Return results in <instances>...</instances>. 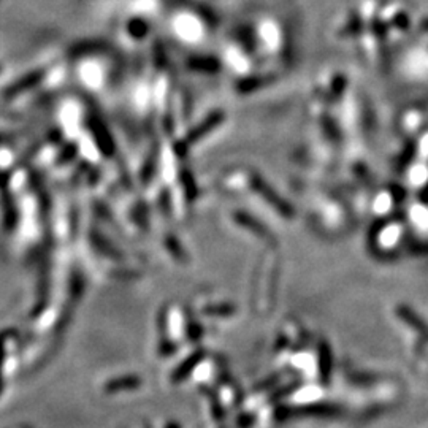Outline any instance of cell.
Returning a JSON list of instances; mask_svg holds the SVG:
<instances>
[{
	"mask_svg": "<svg viewBox=\"0 0 428 428\" xmlns=\"http://www.w3.org/2000/svg\"><path fill=\"white\" fill-rule=\"evenodd\" d=\"M5 357V340L0 336V390H2V363Z\"/></svg>",
	"mask_w": 428,
	"mask_h": 428,
	"instance_id": "1",
	"label": "cell"
}]
</instances>
